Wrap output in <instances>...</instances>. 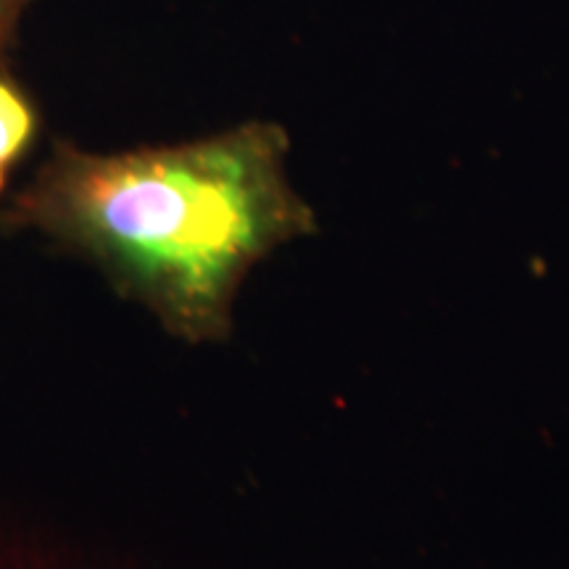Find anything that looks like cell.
<instances>
[{
	"label": "cell",
	"instance_id": "2",
	"mask_svg": "<svg viewBox=\"0 0 569 569\" xmlns=\"http://www.w3.org/2000/svg\"><path fill=\"white\" fill-rule=\"evenodd\" d=\"M38 109L21 84L0 67V190L21 156L38 134Z\"/></svg>",
	"mask_w": 569,
	"mask_h": 569
},
{
	"label": "cell",
	"instance_id": "1",
	"mask_svg": "<svg viewBox=\"0 0 569 569\" xmlns=\"http://www.w3.org/2000/svg\"><path fill=\"white\" fill-rule=\"evenodd\" d=\"M288 148L272 122L124 153L56 142L0 224L88 256L172 336L219 343L232 332L246 274L317 232L315 209L288 180Z\"/></svg>",
	"mask_w": 569,
	"mask_h": 569
},
{
	"label": "cell",
	"instance_id": "3",
	"mask_svg": "<svg viewBox=\"0 0 569 569\" xmlns=\"http://www.w3.org/2000/svg\"><path fill=\"white\" fill-rule=\"evenodd\" d=\"M32 3L34 0H0V56L17 40L21 13L30 9Z\"/></svg>",
	"mask_w": 569,
	"mask_h": 569
}]
</instances>
